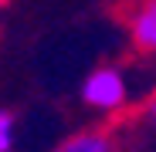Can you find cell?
Here are the masks:
<instances>
[{
	"label": "cell",
	"instance_id": "2",
	"mask_svg": "<svg viewBox=\"0 0 156 152\" xmlns=\"http://www.w3.org/2000/svg\"><path fill=\"white\" fill-rule=\"evenodd\" d=\"M115 20L122 24L136 54L156 61V0H126L115 10Z\"/></svg>",
	"mask_w": 156,
	"mask_h": 152
},
{
	"label": "cell",
	"instance_id": "3",
	"mask_svg": "<svg viewBox=\"0 0 156 152\" xmlns=\"http://www.w3.org/2000/svg\"><path fill=\"white\" fill-rule=\"evenodd\" d=\"M55 152H122V135L115 125H88L71 132Z\"/></svg>",
	"mask_w": 156,
	"mask_h": 152
},
{
	"label": "cell",
	"instance_id": "4",
	"mask_svg": "<svg viewBox=\"0 0 156 152\" xmlns=\"http://www.w3.org/2000/svg\"><path fill=\"white\" fill-rule=\"evenodd\" d=\"M14 149V112L0 108V152Z\"/></svg>",
	"mask_w": 156,
	"mask_h": 152
},
{
	"label": "cell",
	"instance_id": "5",
	"mask_svg": "<svg viewBox=\"0 0 156 152\" xmlns=\"http://www.w3.org/2000/svg\"><path fill=\"white\" fill-rule=\"evenodd\" d=\"M136 115H139V118L149 125V129H156V88H153V91L143 98V105H139V112H136Z\"/></svg>",
	"mask_w": 156,
	"mask_h": 152
},
{
	"label": "cell",
	"instance_id": "1",
	"mask_svg": "<svg viewBox=\"0 0 156 152\" xmlns=\"http://www.w3.org/2000/svg\"><path fill=\"white\" fill-rule=\"evenodd\" d=\"M82 101L95 112H105V115H119L129 105V81L126 74L112 64H102L95 68L88 78L82 81Z\"/></svg>",
	"mask_w": 156,
	"mask_h": 152
}]
</instances>
